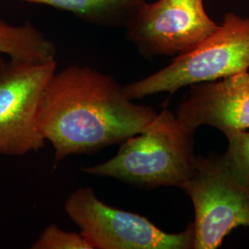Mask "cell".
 Segmentation results:
<instances>
[{"label": "cell", "mask_w": 249, "mask_h": 249, "mask_svg": "<svg viewBox=\"0 0 249 249\" xmlns=\"http://www.w3.org/2000/svg\"><path fill=\"white\" fill-rule=\"evenodd\" d=\"M64 209L93 249H194V223L182 232L168 233L144 216L105 203L91 187L72 192Z\"/></svg>", "instance_id": "obj_4"}, {"label": "cell", "mask_w": 249, "mask_h": 249, "mask_svg": "<svg viewBox=\"0 0 249 249\" xmlns=\"http://www.w3.org/2000/svg\"><path fill=\"white\" fill-rule=\"evenodd\" d=\"M180 105L177 117L194 131L213 125L225 136L249 129V72L196 83Z\"/></svg>", "instance_id": "obj_8"}, {"label": "cell", "mask_w": 249, "mask_h": 249, "mask_svg": "<svg viewBox=\"0 0 249 249\" xmlns=\"http://www.w3.org/2000/svg\"><path fill=\"white\" fill-rule=\"evenodd\" d=\"M182 189L194 206V249H217L234 228L249 227V187L231 174L223 157L196 158Z\"/></svg>", "instance_id": "obj_5"}, {"label": "cell", "mask_w": 249, "mask_h": 249, "mask_svg": "<svg viewBox=\"0 0 249 249\" xmlns=\"http://www.w3.org/2000/svg\"><path fill=\"white\" fill-rule=\"evenodd\" d=\"M249 69V18L225 14L223 23L201 43L177 55L171 64L124 86L130 100L221 80Z\"/></svg>", "instance_id": "obj_3"}, {"label": "cell", "mask_w": 249, "mask_h": 249, "mask_svg": "<svg viewBox=\"0 0 249 249\" xmlns=\"http://www.w3.org/2000/svg\"><path fill=\"white\" fill-rule=\"evenodd\" d=\"M70 13L94 26L124 28L145 0H22Z\"/></svg>", "instance_id": "obj_9"}, {"label": "cell", "mask_w": 249, "mask_h": 249, "mask_svg": "<svg viewBox=\"0 0 249 249\" xmlns=\"http://www.w3.org/2000/svg\"><path fill=\"white\" fill-rule=\"evenodd\" d=\"M156 116L153 108L134 104L111 75L71 65L54 72L46 84L38 127L60 160L124 142Z\"/></svg>", "instance_id": "obj_1"}, {"label": "cell", "mask_w": 249, "mask_h": 249, "mask_svg": "<svg viewBox=\"0 0 249 249\" xmlns=\"http://www.w3.org/2000/svg\"><path fill=\"white\" fill-rule=\"evenodd\" d=\"M0 53L30 62L56 60L54 44L30 21L12 25L0 18Z\"/></svg>", "instance_id": "obj_10"}, {"label": "cell", "mask_w": 249, "mask_h": 249, "mask_svg": "<svg viewBox=\"0 0 249 249\" xmlns=\"http://www.w3.org/2000/svg\"><path fill=\"white\" fill-rule=\"evenodd\" d=\"M226 138L228 148L223 160L235 178L249 187V131H237Z\"/></svg>", "instance_id": "obj_11"}, {"label": "cell", "mask_w": 249, "mask_h": 249, "mask_svg": "<svg viewBox=\"0 0 249 249\" xmlns=\"http://www.w3.org/2000/svg\"><path fill=\"white\" fill-rule=\"evenodd\" d=\"M56 68V60L0 59V155L23 156L45 147L38 114L46 84Z\"/></svg>", "instance_id": "obj_6"}, {"label": "cell", "mask_w": 249, "mask_h": 249, "mask_svg": "<svg viewBox=\"0 0 249 249\" xmlns=\"http://www.w3.org/2000/svg\"><path fill=\"white\" fill-rule=\"evenodd\" d=\"M33 249H93L82 233L62 230L57 224L48 225L38 239L32 245Z\"/></svg>", "instance_id": "obj_12"}, {"label": "cell", "mask_w": 249, "mask_h": 249, "mask_svg": "<svg viewBox=\"0 0 249 249\" xmlns=\"http://www.w3.org/2000/svg\"><path fill=\"white\" fill-rule=\"evenodd\" d=\"M193 135L194 131L165 108L141 133L121 143L114 157L82 170L137 187L182 188L196 164Z\"/></svg>", "instance_id": "obj_2"}, {"label": "cell", "mask_w": 249, "mask_h": 249, "mask_svg": "<svg viewBox=\"0 0 249 249\" xmlns=\"http://www.w3.org/2000/svg\"><path fill=\"white\" fill-rule=\"evenodd\" d=\"M219 25L203 0H158L145 3L125 25L127 39L147 58L186 53Z\"/></svg>", "instance_id": "obj_7"}]
</instances>
